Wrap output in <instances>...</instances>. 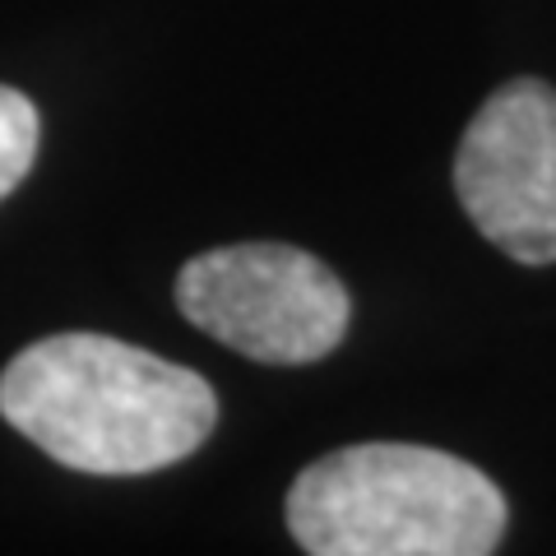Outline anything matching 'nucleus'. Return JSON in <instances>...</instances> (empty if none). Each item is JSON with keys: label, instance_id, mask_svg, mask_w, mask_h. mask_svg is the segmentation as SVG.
Masks as SVG:
<instances>
[{"label": "nucleus", "instance_id": "5", "mask_svg": "<svg viewBox=\"0 0 556 556\" xmlns=\"http://www.w3.org/2000/svg\"><path fill=\"white\" fill-rule=\"evenodd\" d=\"M38 108L20 93L0 84V200L10 190H20V181L33 172L38 159Z\"/></svg>", "mask_w": 556, "mask_h": 556}, {"label": "nucleus", "instance_id": "2", "mask_svg": "<svg viewBox=\"0 0 556 556\" xmlns=\"http://www.w3.org/2000/svg\"><path fill=\"white\" fill-rule=\"evenodd\" d=\"M288 529L311 556H482L506 533V496L445 450L367 441L302 468Z\"/></svg>", "mask_w": 556, "mask_h": 556}, {"label": "nucleus", "instance_id": "1", "mask_svg": "<svg viewBox=\"0 0 556 556\" xmlns=\"http://www.w3.org/2000/svg\"><path fill=\"white\" fill-rule=\"evenodd\" d=\"M0 413L75 473L135 478L190 459L218 427L214 386L108 334H56L0 376Z\"/></svg>", "mask_w": 556, "mask_h": 556}, {"label": "nucleus", "instance_id": "4", "mask_svg": "<svg viewBox=\"0 0 556 556\" xmlns=\"http://www.w3.org/2000/svg\"><path fill=\"white\" fill-rule=\"evenodd\" d=\"M455 190L473 228L519 265H556V89L515 79L468 121Z\"/></svg>", "mask_w": 556, "mask_h": 556}, {"label": "nucleus", "instance_id": "3", "mask_svg": "<svg viewBox=\"0 0 556 556\" xmlns=\"http://www.w3.org/2000/svg\"><path fill=\"white\" fill-rule=\"evenodd\" d=\"M177 306L208 339L274 367L329 357L353 316L339 274L283 241H241L195 255L177 274Z\"/></svg>", "mask_w": 556, "mask_h": 556}]
</instances>
